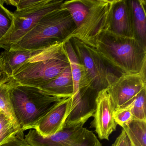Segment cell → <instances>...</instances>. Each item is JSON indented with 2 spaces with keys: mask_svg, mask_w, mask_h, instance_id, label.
<instances>
[{
  "mask_svg": "<svg viewBox=\"0 0 146 146\" xmlns=\"http://www.w3.org/2000/svg\"><path fill=\"white\" fill-rule=\"evenodd\" d=\"M71 96L63 98L54 103L33 126L43 137L52 135L62 130L70 108Z\"/></svg>",
  "mask_w": 146,
  "mask_h": 146,
  "instance_id": "obj_11",
  "label": "cell"
},
{
  "mask_svg": "<svg viewBox=\"0 0 146 146\" xmlns=\"http://www.w3.org/2000/svg\"><path fill=\"white\" fill-rule=\"evenodd\" d=\"M64 2L62 0H43L30 8L15 11L12 30L1 48L8 50L31 31L44 16L60 8Z\"/></svg>",
  "mask_w": 146,
  "mask_h": 146,
  "instance_id": "obj_8",
  "label": "cell"
},
{
  "mask_svg": "<svg viewBox=\"0 0 146 146\" xmlns=\"http://www.w3.org/2000/svg\"><path fill=\"white\" fill-rule=\"evenodd\" d=\"M146 71L122 74L108 86L114 111L128 107L137 96L146 89Z\"/></svg>",
  "mask_w": 146,
  "mask_h": 146,
  "instance_id": "obj_9",
  "label": "cell"
},
{
  "mask_svg": "<svg viewBox=\"0 0 146 146\" xmlns=\"http://www.w3.org/2000/svg\"><path fill=\"white\" fill-rule=\"evenodd\" d=\"M76 28L70 15L62 5L59 9L44 16L31 31L8 49L43 50L66 41Z\"/></svg>",
  "mask_w": 146,
  "mask_h": 146,
  "instance_id": "obj_2",
  "label": "cell"
},
{
  "mask_svg": "<svg viewBox=\"0 0 146 146\" xmlns=\"http://www.w3.org/2000/svg\"><path fill=\"white\" fill-rule=\"evenodd\" d=\"M70 39L81 64L79 89L98 93L107 88L120 76L104 61L94 48L76 38Z\"/></svg>",
  "mask_w": 146,
  "mask_h": 146,
  "instance_id": "obj_5",
  "label": "cell"
},
{
  "mask_svg": "<svg viewBox=\"0 0 146 146\" xmlns=\"http://www.w3.org/2000/svg\"><path fill=\"white\" fill-rule=\"evenodd\" d=\"M113 105L107 88L99 91L96 98V108L90 127L94 128L98 137L109 140L110 135L116 130L117 124L113 117Z\"/></svg>",
  "mask_w": 146,
  "mask_h": 146,
  "instance_id": "obj_10",
  "label": "cell"
},
{
  "mask_svg": "<svg viewBox=\"0 0 146 146\" xmlns=\"http://www.w3.org/2000/svg\"><path fill=\"white\" fill-rule=\"evenodd\" d=\"M94 48L121 75L146 71V46L137 38L118 35L108 30L101 35Z\"/></svg>",
  "mask_w": 146,
  "mask_h": 146,
  "instance_id": "obj_1",
  "label": "cell"
},
{
  "mask_svg": "<svg viewBox=\"0 0 146 146\" xmlns=\"http://www.w3.org/2000/svg\"><path fill=\"white\" fill-rule=\"evenodd\" d=\"M123 128L132 146H146V121L132 119Z\"/></svg>",
  "mask_w": 146,
  "mask_h": 146,
  "instance_id": "obj_16",
  "label": "cell"
},
{
  "mask_svg": "<svg viewBox=\"0 0 146 146\" xmlns=\"http://www.w3.org/2000/svg\"><path fill=\"white\" fill-rule=\"evenodd\" d=\"M13 126L10 120L5 115L0 112V133L7 128Z\"/></svg>",
  "mask_w": 146,
  "mask_h": 146,
  "instance_id": "obj_28",
  "label": "cell"
},
{
  "mask_svg": "<svg viewBox=\"0 0 146 146\" xmlns=\"http://www.w3.org/2000/svg\"><path fill=\"white\" fill-rule=\"evenodd\" d=\"M146 89L143 90L129 106L133 119L146 121Z\"/></svg>",
  "mask_w": 146,
  "mask_h": 146,
  "instance_id": "obj_21",
  "label": "cell"
},
{
  "mask_svg": "<svg viewBox=\"0 0 146 146\" xmlns=\"http://www.w3.org/2000/svg\"><path fill=\"white\" fill-rule=\"evenodd\" d=\"M38 88L49 95L60 98H68L73 93V82L70 67L50 82Z\"/></svg>",
  "mask_w": 146,
  "mask_h": 146,
  "instance_id": "obj_13",
  "label": "cell"
},
{
  "mask_svg": "<svg viewBox=\"0 0 146 146\" xmlns=\"http://www.w3.org/2000/svg\"><path fill=\"white\" fill-rule=\"evenodd\" d=\"M65 41L42 50L22 66L12 78L19 84L38 88L50 82L70 66Z\"/></svg>",
  "mask_w": 146,
  "mask_h": 146,
  "instance_id": "obj_3",
  "label": "cell"
},
{
  "mask_svg": "<svg viewBox=\"0 0 146 146\" xmlns=\"http://www.w3.org/2000/svg\"><path fill=\"white\" fill-rule=\"evenodd\" d=\"M109 31L118 35L136 38L129 1L115 0L111 11Z\"/></svg>",
  "mask_w": 146,
  "mask_h": 146,
  "instance_id": "obj_12",
  "label": "cell"
},
{
  "mask_svg": "<svg viewBox=\"0 0 146 146\" xmlns=\"http://www.w3.org/2000/svg\"><path fill=\"white\" fill-rule=\"evenodd\" d=\"M83 125L64 126L59 132L46 137L30 129L25 138L32 146H102L93 131Z\"/></svg>",
  "mask_w": 146,
  "mask_h": 146,
  "instance_id": "obj_7",
  "label": "cell"
},
{
  "mask_svg": "<svg viewBox=\"0 0 146 146\" xmlns=\"http://www.w3.org/2000/svg\"><path fill=\"white\" fill-rule=\"evenodd\" d=\"M64 48L68 58L73 82V95L79 90L81 78V65L70 39L66 41Z\"/></svg>",
  "mask_w": 146,
  "mask_h": 146,
  "instance_id": "obj_17",
  "label": "cell"
},
{
  "mask_svg": "<svg viewBox=\"0 0 146 146\" xmlns=\"http://www.w3.org/2000/svg\"><path fill=\"white\" fill-rule=\"evenodd\" d=\"M63 5L70 13L76 28L79 27L88 13V7L85 0L64 1Z\"/></svg>",
  "mask_w": 146,
  "mask_h": 146,
  "instance_id": "obj_19",
  "label": "cell"
},
{
  "mask_svg": "<svg viewBox=\"0 0 146 146\" xmlns=\"http://www.w3.org/2000/svg\"><path fill=\"white\" fill-rule=\"evenodd\" d=\"M24 133L23 131H20L13 126L6 129L0 133V145L6 141L8 139L18 133Z\"/></svg>",
  "mask_w": 146,
  "mask_h": 146,
  "instance_id": "obj_25",
  "label": "cell"
},
{
  "mask_svg": "<svg viewBox=\"0 0 146 146\" xmlns=\"http://www.w3.org/2000/svg\"><path fill=\"white\" fill-rule=\"evenodd\" d=\"M112 146H132V145L124 131L123 129Z\"/></svg>",
  "mask_w": 146,
  "mask_h": 146,
  "instance_id": "obj_26",
  "label": "cell"
},
{
  "mask_svg": "<svg viewBox=\"0 0 146 146\" xmlns=\"http://www.w3.org/2000/svg\"><path fill=\"white\" fill-rule=\"evenodd\" d=\"M42 50H5L0 54L2 56L3 64L7 73L11 78L30 59L40 53Z\"/></svg>",
  "mask_w": 146,
  "mask_h": 146,
  "instance_id": "obj_14",
  "label": "cell"
},
{
  "mask_svg": "<svg viewBox=\"0 0 146 146\" xmlns=\"http://www.w3.org/2000/svg\"><path fill=\"white\" fill-rule=\"evenodd\" d=\"M7 82L0 85V112L6 116L15 128L19 131H23L21 130L13 111Z\"/></svg>",
  "mask_w": 146,
  "mask_h": 146,
  "instance_id": "obj_18",
  "label": "cell"
},
{
  "mask_svg": "<svg viewBox=\"0 0 146 146\" xmlns=\"http://www.w3.org/2000/svg\"><path fill=\"white\" fill-rule=\"evenodd\" d=\"M0 146H32L24 138V133H18Z\"/></svg>",
  "mask_w": 146,
  "mask_h": 146,
  "instance_id": "obj_24",
  "label": "cell"
},
{
  "mask_svg": "<svg viewBox=\"0 0 146 146\" xmlns=\"http://www.w3.org/2000/svg\"><path fill=\"white\" fill-rule=\"evenodd\" d=\"M113 117L117 124L122 128L128 124L133 119L130 107L114 111Z\"/></svg>",
  "mask_w": 146,
  "mask_h": 146,
  "instance_id": "obj_22",
  "label": "cell"
},
{
  "mask_svg": "<svg viewBox=\"0 0 146 146\" xmlns=\"http://www.w3.org/2000/svg\"><path fill=\"white\" fill-rule=\"evenodd\" d=\"M43 0H9L4 1L7 4L17 7L16 11L25 10L41 3Z\"/></svg>",
  "mask_w": 146,
  "mask_h": 146,
  "instance_id": "obj_23",
  "label": "cell"
},
{
  "mask_svg": "<svg viewBox=\"0 0 146 146\" xmlns=\"http://www.w3.org/2000/svg\"><path fill=\"white\" fill-rule=\"evenodd\" d=\"M88 13L82 23L70 34L66 40L75 38L95 48L102 33L109 30L110 17L115 0H85Z\"/></svg>",
  "mask_w": 146,
  "mask_h": 146,
  "instance_id": "obj_6",
  "label": "cell"
},
{
  "mask_svg": "<svg viewBox=\"0 0 146 146\" xmlns=\"http://www.w3.org/2000/svg\"><path fill=\"white\" fill-rule=\"evenodd\" d=\"M7 84L13 111L23 131L32 129L52 106L62 99L38 88L19 84L12 78Z\"/></svg>",
  "mask_w": 146,
  "mask_h": 146,
  "instance_id": "obj_4",
  "label": "cell"
},
{
  "mask_svg": "<svg viewBox=\"0 0 146 146\" xmlns=\"http://www.w3.org/2000/svg\"><path fill=\"white\" fill-rule=\"evenodd\" d=\"M11 78L5 70L2 56L0 54V85L7 82Z\"/></svg>",
  "mask_w": 146,
  "mask_h": 146,
  "instance_id": "obj_27",
  "label": "cell"
},
{
  "mask_svg": "<svg viewBox=\"0 0 146 146\" xmlns=\"http://www.w3.org/2000/svg\"><path fill=\"white\" fill-rule=\"evenodd\" d=\"M4 1H0V48L8 38L12 30L13 14L4 5Z\"/></svg>",
  "mask_w": 146,
  "mask_h": 146,
  "instance_id": "obj_20",
  "label": "cell"
},
{
  "mask_svg": "<svg viewBox=\"0 0 146 146\" xmlns=\"http://www.w3.org/2000/svg\"><path fill=\"white\" fill-rule=\"evenodd\" d=\"M129 2L132 11L133 26L136 38L146 46V1L143 0H131L129 1Z\"/></svg>",
  "mask_w": 146,
  "mask_h": 146,
  "instance_id": "obj_15",
  "label": "cell"
}]
</instances>
